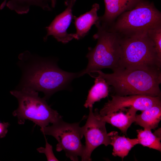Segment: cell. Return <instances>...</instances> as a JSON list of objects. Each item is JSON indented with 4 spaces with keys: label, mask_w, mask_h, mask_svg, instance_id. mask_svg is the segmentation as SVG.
Listing matches in <instances>:
<instances>
[{
    "label": "cell",
    "mask_w": 161,
    "mask_h": 161,
    "mask_svg": "<svg viewBox=\"0 0 161 161\" xmlns=\"http://www.w3.org/2000/svg\"><path fill=\"white\" fill-rule=\"evenodd\" d=\"M139 144L161 152V138L152 133L151 130L144 129L137 130Z\"/></svg>",
    "instance_id": "ac0fdd59"
},
{
    "label": "cell",
    "mask_w": 161,
    "mask_h": 161,
    "mask_svg": "<svg viewBox=\"0 0 161 161\" xmlns=\"http://www.w3.org/2000/svg\"><path fill=\"white\" fill-rule=\"evenodd\" d=\"M51 2V6L53 8L55 7L56 3L57 0H50Z\"/></svg>",
    "instance_id": "603a6c76"
},
{
    "label": "cell",
    "mask_w": 161,
    "mask_h": 161,
    "mask_svg": "<svg viewBox=\"0 0 161 161\" xmlns=\"http://www.w3.org/2000/svg\"><path fill=\"white\" fill-rule=\"evenodd\" d=\"M161 119V104L154 106L136 114L134 122L144 129L151 130L158 126Z\"/></svg>",
    "instance_id": "9a60e30c"
},
{
    "label": "cell",
    "mask_w": 161,
    "mask_h": 161,
    "mask_svg": "<svg viewBox=\"0 0 161 161\" xmlns=\"http://www.w3.org/2000/svg\"><path fill=\"white\" fill-rule=\"evenodd\" d=\"M22 76L20 88L43 92L46 99L55 93L67 87L80 72H68L60 68L51 59L32 55L28 51L19 56Z\"/></svg>",
    "instance_id": "6da1fadb"
},
{
    "label": "cell",
    "mask_w": 161,
    "mask_h": 161,
    "mask_svg": "<svg viewBox=\"0 0 161 161\" xmlns=\"http://www.w3.org/2000/svg\"><path fill=\"white\" fill-rule=\"evenodd\" d=\"M10 93L18 101V108L13 114L17 118L19 124H24L25 120H29L42 128L62 119L58 112L48 104L44 97L39 96L37 91L21 88Z\"/></svg>",
    "instance_id": "5b68a950"
},
{
    "label": "cell",
    "mask_w": 161,
    "mask_h": 161,
    "mask_svg": "<svg viewBox=\"0 0 161 161\" xmlns=\"http://www.w3.org/2000/svg\"><path fill=\"white\" fill-rule=\"evenodd\" d=\"M9 125L8 122H0V138L6 136L8 131L7 128Z\"/></svg>",
    "instance_id": "44dd1931"
},
{
    "label": "cell",
    "mask_w": 161,
    "mask_h": 161,
    "mask_svg": "<svg viewBox=\"0 0 161 161\" xmlns=\"http://www.w3.org/2000/svg\"><path fill=\"white\" fill-rule=\"evenodd\" d=\"M108 134L111 140L110 145L113 147L112 154L120 157L122 160L131 149L138 144L137 138L130 139L124 136L119 135L116 131H112Z\"/></svg>",
    "instance_id": "5bb4252c"
},
{
    "label": "cell",
    "mask_w": 161,
    "mask_h": 161,
    "mask_svg": "<svg viewBox=\"0 0 161 161\" xmlns=\"http://www.w3.org/2000/svg\"><path fill=\"white\" fill-rule=\"evenodd\" d=\"M79 123H68L61 119L51 126L41 128L40 130L44 135L52 136L57 140V151L63 150L67 157L77 161L79 157L82 156L84 148L81 141L83 136Z\"/></svg>",
    "instance_id": "52a82bcc"
},
{
    "label": "cell",
    "mask_w": 161,
    "mask_h": 161,
    "mask_svg": "<svg viewBox=\"0 0 161 161\" xmlns=\"http://www.w3.org/2000/svg\"><path fill=\"white\" fill-rule=\"evenodd\" d=\"M142 0H104V13L99 16L98 21L102 26L108 27L120 14L131 10Z\"/></svg>",
    "instance_id": "8fae6325"
},
{
    "label": "cell",
    "mask_w": 161,
    "mask_h": 161,
    "mask_svg": "<svg viewBox=\"0 0 161 161\" xmlns=\"http://www.w3.org/2000/svg\"><path fill=\"white\" fill-rule=\"evenodd\" d=\"M5 6L20 14L27 13L32 6L40 7L45 10H51L47 0H4L0 6V9Z\"/></svg>",
    "instance_id": "2e32d148"
},
{
    "label": "cell",
    "mask_w": 161,
    "mask_h": 161,
    "mask_svg": "<svg viewBox=\"0 0 161 161\" xmlns=\"http://www.w3.org/2000/svg\"><path fill=\"white\" fill-rule=\"evenodd\" d=\"M161 24V13L154 3L143 0L131 10L119 16L108 27L121 38L146 34L150 29Z\"/></svg>",
    "instance_id": "277c9868"
},
{
    "label": "cell",
    "mask_w": 161,
    "mask_h": 161,
    "mask_svg": "<svg viewBox=\"0 0 161 161\" xmlns=\"http://www.w3.org/2000/svg\"><path fill=\"white\" fill-rule=\"evenodd\" d=\"M95 25L97 31L93 38L97 42L94 48H89L86 56L88 64L86 68L80 72L79 77L103 69L113 71L119 68L121 53L120 36L101 26L98 20Z\"/></svg>",
    "instance_id": "3957f363"
},
{
    "label": "cell",
    "mask_w": 161,
    "mask_h": 161,
    "mask_svg": "<svg viewBox=\"0 0 161 161\" xmlns=\"http://www.w3.org/2000/svg\"><path fill=\"white\" fill-rule=\"evenodd\" d=\"M146 34L154 43L158 57L161 59V24L149 29Z\"/></svg>",
    "instance_id": "d6986e66"
},
{
    "label": "cell",
    "mask_w": 161,
    "mask_h": 161,
    "mask_svg": "<svg viewBox=\"0 0 161 161\" xmlns=\"http://www.w3.org/2000/svg\"><path fill=\"white\" fill-rule=\"evenodd\" d=\"M120 38L121 53L118 69H161V59L146 34Z\"/></svg>",
    "instance_id": "8992f818"
},
{
    "label": "cell",
    "mask_w": 161,
    "mask_h": 161,
    "mask_svg": "<svg viewBox=\"0 0 161 161\" xmlns=\"http://www.w3.org/2000/svg\"><path fill=\"white\" fill-rule=\"evenodd\" d=\"M137 111L134 108L131 107L128 109L126 114L120 111L118 113L114 112L100 116L98 114L97 109H95L94 113L98 118L117 128L122 133L127 135L128 129L135 121Z\"/></svg>",
    "instance_id": "7c38bea8"
},
{
    "label": "cell",
    "mask_w": 161,
    "mask_h": 161,
    "mask_svg": "<svg viewBox=\"0 0 161 161\" xmlns=\"http://www.w3.org/2000/svg\"><path fill=\"white\" fill-rule=\"evenodd\" d=\"M99 9V5L95 3L89 11L78 17L74 16L73 19L76 30L75 39H82L88 34L92 26L99 20L97 12Z\"/></svg>",
    "instance_id": "4fadbf2b"
},
{
    "label": "cell",
    "mask_w": 161,
    "mask_h": 161,
    "mask_svg": "<svg viewBox=\"0 0 161 161\" xmlns=\"http://www.w3.org/2000/svg\"><path fill=\"white\" fill-rule=\"evenodd\" d=\"M76 0H67L65 2V10L57 15L49 26L46 27L47 33L44 40L46 41L49 36L52 35L58 42L65 44L75 39V33H69L67 30L74 16L72 8Z\"/></svg>",
    "instance_id": "30bf717a"
},
{
    "label": "cell",
    "mask_w": 161,
    "mask_h": 161,
    "mask_svg": "<svg viewBox=\"0 0 161 161\" xmlns=\"http://www.w3.org/2000/svg\"><path fill=\"white\" fill-rule=\"evenodd\" d=\"M113 72L106 73L99 70L94 72L112 86L115 95L161 96V69L120 68Z\"/></svg>",
    "instance_id": "7a4b0ae2"
},
{
    "label": "cell",
    "mask_w": 161,
    "mask_h": 161,
    "mask_svg": "<svg viewBox=\"0 0 161 161\" xmlns=\"http://www.w3.org/2000/svg\"><path fill=\"white\" fill-rule=\"evenodd\" d=\"M89 75L95 80L94 84L89 91L84 105L86 108L93 106L95 102L107 97L109 92V85L104 79Z\"/></svg>",
    "instance_id": "e0dca14e"
},
{
    "label": "cell",
    "mask_w": 161,
    "mask_h": 161,
    "mask_svg": "<svg viewBox=\"0 0 161 161\" xmlns=\"http://www.w3.org/2000/svg\"><path fill=\"white\" fill-rule=\"evenodd\" d=\"M112 99L106 103L98 114L100 116L124 110L126 107H133L141 111L151 107L161 104L160 97L140 95L121 96H111Z\"/></svg>",
    "instance_id": "9c48e42d"
},
{
    "label": "cell",
    "mask_w": 161,
    "mask_h": 161,
    "mask_svg": "<svg viewBox=\"0 0 161 161\" xmlns=\"http://www.w3.org/2000/svg\"><path fill=\"white\" fill-rule=\"evenodd\" d=\"M45 139L46 142L45 148H40L37 149L38 151L40 153H44L48 161H58L53 154L52 146L48 143L46 137Z\"/></svg>",
    "instance_id": "ffe728a7"
},
{
    "label": "cell",
    "mask_w": 161,
    "mask_h": 161,
    "mask_svg": "<svg viewBox=\"0 0 161 161\" xmlns=\"http://www.w3.org/2000/svg\"><path fill=\"white\" fill-rule=\"evenodd\" d=\"M153 134L157 137L161 138V129L160 128L155 130Z\"/></svg>",
    "instance_id": "7402d4cb"
},
{
    "label": "cell",
    "mask_w": 161,
    "mask_h": 161,
    "mask_svg": "<svg viewBox=\"0 0 161 161\" xmlns=\"http://www.w3.org/2000/svg\"><path fill=\"white\" fill-rule=\"evenodd\" d=\"M89 113L85 125L81 127L83 136L85 139V145L81 160L91 161L92 151L101 145H110V138L107 132L106 122L97 117L93 111V106L90 107Z\"/></svg>",
    "instance_id": "ba28073f"
}]
</instances>
